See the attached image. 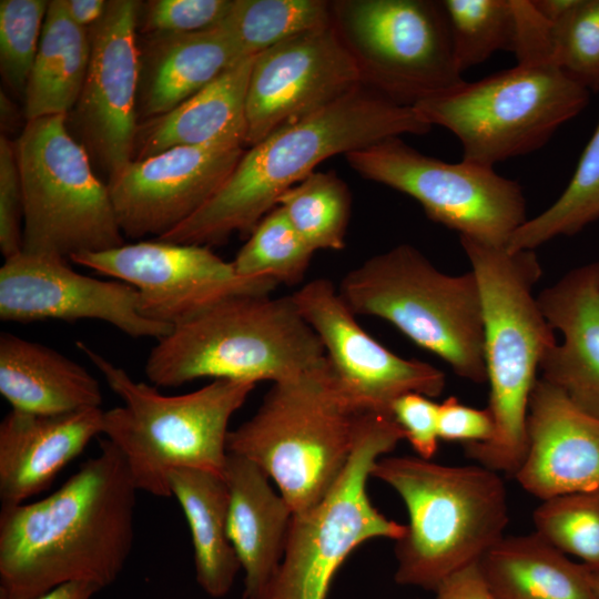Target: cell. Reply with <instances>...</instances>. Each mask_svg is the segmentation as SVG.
<instances>
[{"instance_id":"obj_36","label":"cell","mask_w":599,"mask_h":599,"mask_svg":"<svg viewBox=\"0 0 599 599\" xmlns=\"http://www.w3.org/2000/svg\"><path fill=\"white\" fill-rule=\"evenodd\" d=\"M552 61L589 92L599 91V0H577L551 24Z\"/></svg>"},{"instance_id":"obj_31","label":"cell","mask_w":599,"mask_h":599,"mask_svg":"<svg viewBox=\"0 0 599 599\" xmlns=\"http://www.w3.org/2000/svg\"><path fill=\"white\" fill-rule=\"evenodd\" d=\"M332 21V3L323 0H233L221 24L254 57Z\"/></svg>"},{"instance_id":"obj_3","label":"cell","mask_w":599,"mask_h":599,"mask_svg":"<svg viewBox=\"0 0 599 599\" xmlns=\"http://www.w3.org/2000/svg\"><path fill=\"white\" fill-rule=\"evenodd\" d=\"M483 308L484 355L490 385L491 439L464 444L494 471L515 476L527 453V415L537 370L557 342L532 290L542 270L534 250L508 251L460 237Z\"/></svg>"},{"instance_id":"obj_46","label":"cell","mask_w":599,"mask_h":599,"mask_svg":"<svg viewBox=\"0 0 599 599\" xmlns=\"http://www.w3.org/2000/svg\"><path fill=\"white\" fill-rule=\"evenodd\" d=\"M531 3L552 24L565 17L577 3V0H531Z\"/></svg>"},{"instance_id":"obj_34","label":"cell","mask_w":599,"mask_h":599,"mask_svg":"<svg viewBox=\"0 0 599 599\" xmlns=\"http://www.w3.org/2000/svg\"><path fill=\"white\" fill-rule=\"evenodd\" d=\"M313 254L276 206L255 226L232 264L241 276L266 277L277 284L296 285L305 277Z\"/></svg>"},{"instance_id":"obj_17","label":"cell","mask_w":599,"mask_h":599,"mask_svg":"<svg viewBox=\"0 0 599 599\" xmlns=\"http://www.w3.org/2000/svg\"><path fill=\"white\" fill-rule=\"evenodd\" d=\"M141 2L108 1L103 17L90 28L87 77L73 108L85 150L109 175L134 160L139 125L136 101L141 51L136 40Z\"/></svg>"},{"instance_id":"obj_26","label":"cell","mask_w":599,"mask_h":599,"mask_svg":"<svg viewBox=\"0 0 599 599\" xmlns=\"http://www.w3.org/2000/svg\"><path fill=\"white\" fill-rule=\"evenodd\" d=\"M0 393L12 409L43 415L100 408L103 400L82 365L11 333L0 335Z\"/></svg>"},{"instance_id":"obj_29","label":"cell","mask_w":599,"mask_h":599,"mask_svg":"<svg viewBox=\"0 0 599 599\" xmlns=\"http://www.w3.org/2000/svg\"><path fill=\"white\" fill-rule=\"evenodd\" d=\"M91 54L90 29L77 24L62 0L49 1L38 52L24 90L27 121L67 114L80 97Z\"/></svg>"},{"instance_id":"obj_22","label":"cell","mask_w":599,"mask_h":599,"mask_svg":"<svg viewBox=\"0 0 599 599\" xmlns=\"http://www.w3.org/2000/svg\"><path fill=\"white\" fill-rule=\"evenodd\" d=\"M103 414L101 407L54 415L11 409L0 423L1 506L23 504L50 487L102 434Z\"/></svg>"},{"instance_id":"obj_39","label":"cell","mask_w":599,"mask_h":599,"mask_svg":"<svg viewBox=\"0 0 599 599\" xmlns=\"http://www.w3.org/2000/svg\"><path fill=\"white\" fill-rule=\"evenodd\" d=\"M23 206L14 144L0 138V248L4 258L22 251Z\"/></svg>"},{"instance_id":"obj_18","label":"cell","mask_w":599,"mask_h":599,"mask_svg":"<svg viewBox=\"0 0 599 599\" xmlns=\"http://www.w3.org/2000/svg\"><path fill=\"white\" fill-rule=\"evenodd\" d=\"M0 319H98L129 336L158 339L173 328L140 313L132 285L87 276L68 260L24 251L4 258L0 268Z\"/></svg>"},{"instance_id":"obj_15","label":"cell","mask_w":599,"mask_h":599,"mask_svg":"<svg viewBox=\"0 0 599 599\" xmlns=\"http://www.w3.org/2000/svg\"><path fill=\"white\" fill-rule=\"evenodd\" d=\"M325 351L336 386L354 413L392 415L407 393L439 396L446 384L437 367L403 358L374 339L327 278H315L292 294Z\"/></svg>"},{"instance_id":"obj_20","label":"cell","mask_w":599,"mask_h":599,"mask_svg":"<svg viewBox=\"0 0 599 599\" xmlns=\"http://www.w3.org/2000/svg\"><path fill=\"white\" fill-rule=\"evenodd\" d=\"M527 453L515 474L541 500L599 488V418L537 379L527 415Z\"/></svg>"},{"instance_id":"obj_16","label":"cell","mask_w":599,"mask_h":599,"mask_svg":"<svg viewBox=\"0 0 599 599\" xmlns=\"http://www.w3.org/2000/svg\"><path fill=\"white\" fill-rule=\"evenodd\" d=\"M334 21L255 55L246 93V145L296 123L364 84Z\"/></svg>"},{"instance_id":"obj_27","label":"cell","mask_w":599,"mask_h":599,"mask_svg":"<svg viewBox=\"0 0 599 599\" xmlns=\"http://www.w3.org/2000/svg\"><path fill=\"white\" fill-rule=\"evenodd\" d=\"M478 565L496 599H599L589 568L536 532L501 538Z\"/></svg>"},{"instance_id":"obj_12","label":"cell","mask_w":599,"mask_h":599,"mask_svg":"<svg viewBox=\"0 0 599 599\" xmlns=\"http://www.w3.org/2000/svg\"><path fill=\"white\" fill-rule=\"evenodd\" d=\"M363 177L409 195L426 215L460 237L506 247L528 220L526 199L514 180L494 167L461 160L449 163L392 138L346 154Z\"/></svg>"},{"instance_id":"obj_9","label":"cell","mask_w":599,"mask_h":599,"mask_svg":"<svg viewBox=\"0 0 599 599\" xmlns=\"http://www.w3.org/2000/svg\"><path fill=\"white\" fill-rule=\"evenodd\" d=\"M589 93L552 62L517 63L424 98L413 108L430 126H443L458 139L463 160L494 167L542 148L586 108Z\"/></svg>"},{"instance_id":"obj_11","label":"cell","mask_w":599,"mask_h":599,"mask_svg":"<svg viewBox=\"0 0 599 599\" xmlns=\"http://www.w3.org/2000/svg\"><path fill=\"white\" fill-rule=\"evenodd\" d=\"M404 438L393 415L358 416L344 471L316 505L294 514L281 565L260 599H326L337 570L356 547L404 536L406 525L379 512L366 490L376 461Z\"/></svg>"},{"instance_id":"obj_32","label":"cell","mask_w":599,"mask_h":599,"mask_svg":"<svg viewBox=\"0 0 599 599\" xmlns=\"http://www.w3.org/2000/svg\"><path fill=\"white\" fill-rule=\"evenodd\" d=\"M277 206L314 252L345 247L351 194L334 172H313L284 192Z\"/></svg>"},{"instance_id":"obj_41","label":"cell","mask_w":599,"mask_h":599,"mask_svg":"<svg viewBox=\"0 0 599 599\" xmlns=\"http://www.w3.org/2000/svg\"><path fill=\"white\" fill-rule=\"evenodd\" d=\"M437 427L440 439L464 444L487 441L495 430L488 408L466 406L454 396L438 404Z\"/></svg>"},{"instance_id":"obj_45","label":"cell","mask_w":599,"mask_h":599,"mask_svg":"<svg viewBox=\"0 0 599 599\" xmlns=\"http://www.w3.org/2000/svg\"><path fill=\"white\" fill-rule=\"evenodd\" d=\"M101 588L92 582H65L32 599H91Z\"/></svg>"},{"instance_id":"obj_8","label":"cell","mask_w":599,"mask_h":599,"mask_svg":"<svg viewBox=\"0 0 599 599\" xmlns=\"http://www.w3.org/2000/svg\"><path fill=\"white\" fill-rule=\"evenodd\" d=\"M338 292L355 315L383 318L461 378L487 380L479 286L473 271L448 275L400 244L347 272Z\"/></svg>"},{"instance_id":"obj_14","label":"cell","mask_w":599,"mask_h":599,"mask_svg":"<svg viewBox=\"0 0 599 599\" xmlns=\"http://www.w3.org/2000/svg\"><path fill=\"white\" fill-rule=\"evenodd\" d=\"M70 261L132 285L140 313L172 327L226 298L271 294L278 285L271 278L238 275L232 262L209 246L160 240L80 254Z\"/></svg>"},{"instance_id":"obj_40","label":"cell","mask_w":599,"mask_h":599,"mask_svg":"<svg viewBox=\"0 0 599 599\" xmlns=\"http://www.w3.org/2000/svg\"><path fill=\"white\" fill-rule=\"evenodd\" d=\"M438 404L419 393H407L395 400L392 415L402 427L417 456L432 460L438 448Z\"/></svg>"},{"instance_id":"obj_23","label":"cell","mask_w":599,"mask_h":599,"mask_svg":"<svg viewBox=\"0 0 599 599\" xmlns=\"http://www.w3.org/2000/svg\"><path fill=\"white\" fill-rule=\"evenodd\" d=\"M227 535L244 571L243 599H260L281 565L293 509L250 459L227 453Z\"/></svg>"},{"instance_id":"obj_10","label":"cell","mask_w":599,"mask_h":599,"mask_svg":"<svg viewBox=\"0 0 599 599\" xmlns=\"http://www.w3.org/2000/svg\"><path fill=\"white\" fill-rule=\"evenodd\" d=\"M67 114L27 121L14 143L23 206L22 251L70 260L124 243L108 184L67 128Z\"/></svg>"},{"instance_id":"obj_13","label":"cell","mask_w":599,"mask_h":599,"mask_svg":"<svg viewBox=\"0 0 599 599\" xmlns=\"http://www.w3.org/2000/svg\"><path fill=\"white\" fill-rule=\"evenodd\" d=\"M332 12L365 84L393 100L413 106L465 81L440 1L345 0Z\"/></svg>"},{"instance_id":"obj_28","label":"cell","mask_w":599,"mask_h":599,"mask_svg":"<svg viewBox=\"0 0 599 599\" xmlns=\"http://www.w3.org/2000/svg\"><path fill=\"white\" fill-rule=\"evenodd\" d=\"M167 480L190 528L196 581L210 597H224L241 569L227 535L225 478L206 470L177 468L169 473Z\"/></svg>"},{"instance_id":"obj_38","label":"cell","mask_w":599,"mask_h":599,"mask_svg":"<svg viewBox=\"0 0 599 599\" xmlns=\"http://www.w3.org/2000/svg\"><path fill=\"white\" fill-rule=\"evenodd\" d=\"M233 0H152L148 1L142 31L189 33L219 26Z\"/></svg>"},{"instance_id":"obj_21","label":"cell","mask_w":599,"mask_h":599,"mask_svg":"<svg viewBox=\"0 0 599 599\" xmlns=\"http://www.w3.org/2000/svg\"><path fill=\"white\" fill-rule=\"evenodd\" d=\"M537 301L549 325L564 337L545 354L541 378L599 418V261L568 272Z\"/></svg>"},{"instance_id":"obj_33","label":"cell","mask_w":599,"mask_h":599,"mask_svg":"<svg viewBox=\"0 0 599 599\" xmlns=\"http://www.w3.org/2000/svg\"><path fill=\"white\" fill-rule=\"evenodd\" d=\"M453 53L463 73L498 51H512L514 0H444Z\"/></svg>"},{"instance_id":"obj_25","label":"cell","mask_w":599,"mask_h":599,"mask_svg":"<svg viewBox=\"0 0 599 599\" xmlns=\"http://www.w3.org/2000/svg\"><path fill=\"white\" fill-rule=\"evenodd\" d=\"M254 58L235 64L172 111L139 125L134 160L175 146L246 145V93Z\"/></svg>"},{"instance_id":"obj_1","label":"cell","mask_w":599,"mask_h":599,"mask_svg":"<svg viewBox=\"0 0 599 599\" xmlns=\"http://www.w3.org/2000/svg\"><path fill=\"white\" fill-rule=\"evenodd\" d=\"M136 491L105 438L49 496L1 506L0 599H32L71 581L112 585L132 550Z\"/></svg>"},{"instance_id":"obj_42","label":"cell","mask_w":599,"mask_h":599,"mask_svg":"<svg viewBox=\"0 0 599 599\" xmlns=\"http://www.w3.org/2000/svg\"><path fill=\"white\" fill-rule=\"evenodd\" d=\"M516 33L512 53L517 63L552 62L551 23L532 6L531 0H514Z\"/></svg>"},{"instance_id":"obj_37","label":"cell","mask_w":599,"mask_h":599,"mask_svg":"<svg viewBox=\"0 0 599 599\" xmlns=\"http://www.w3.org/2000/svg\"><path fill=\"white\" fill-rule=\"evenodd\" d=\"M48 7L45 0L0 1V69L17 92L26 90Z\"/></svg>"},{"instance_id":"obj_47","label":"cell","mask_w":599,"mask_h":599,"mask_svg":"<svg viewBox=\"0 0 599 599\" xmlns=\"http://www.w3.org/2000/svg\"><path fill=\"white\" fill-rule=\"evenodd\" d=\"M589 570H590V579H591L592 586L599 598V570H592V569H589Z\"/></svg>"},{"instance_id":"obj_30","label":"cell","mask_w":599,"mask_h":599,"mask_svg":"<svg viewBox=\"0 0 599 599\" xmlns=\"http://www.w3.org/2000/svg\"><path fill=\"white\" fill-rule=\"evenodd\" d=\"M599 219V121L561 195L528 219L511 236L508 251L535 250L560 235L571 236Z\"/></svg>"},{"instance_id":"obj_6","label":"cell","mask_w":599,"mask_h":599,"mask_svg":"<svg viewBox=\"0 0 599 599\" xmlns=\"http://www.w3.org/2000/svg\"><path fill=\"white\" fill-rule=\"evenodd\" d=\"M77 346L123 402L104 410L102 434L124 456L138 490L172 497L167 476L177 468L224 476L230 419L256 384L213 379L191 393L163 395L84 342Z\"/></svg>"},{"instance_id":"obj_4","label":"cell","mask_w":599,"mask_h":599,"mask_svg":"<svg viewBox=\"0 0 599 599\" xmlns=\"http://www.w3.org/2000/svg\"><path fill=\"white\" fill-rule=\"evenodd\" d=\"M372 477L390 486L408 512L406 531L395 545L399 585L435 591L505 537L507 490L498 473L485 466L394 456L379 458Z\"/></svg>"},{"instance_id":"obj_19","label":"cell","mask_w":599,"mask_h":599,"mask_svg":"<svg viewBox=\"0 0 599 599\" xmlns=\"http://www.w3.org/2000/svg\"><path fill=\"white\" fill-rule=\"evenodd\" d=\"M236 144L175 146L133 160L110 179L116 221L131 238H159L196 213L241 160Z\"/></svg>"},{"instance_id":"obj_24","label":"cell","mask_w":599,"mask_h":599,"mask_svg":"<svg viewBox=\"0 0 599 599\" xmlns=\"http://www.w3.org/2000/svg\"><path fill=\"white\" fill-rule=\"evenodd\" d=\"M141 53L140 105L148 120L161 116L246 58L220 23L189 33H152Z\"/></svg>"},{"instance_id":"obj_5","label":"cell","mask_w":599,"mask_h":599,"mask_svg":"<svg viewBox=\"0 0 599 599\" xmlns=\"http://www.w3.org/2000/svg\"><path fill=\"white\" fill-rule=\"evenodd\" d=\"M151 349L144 372L154 386L197 378L272 383L321 365V339L292 295L243 294L226 298L172 328Z\"/></svg>"},{"instance_id":"obj_2","label":"cell","mask_w":599,"mask_h":599,"mask_svg":"<svg viewBox=\"0 0 599 599\" xmlns=\"http://www.w3.org/2000/svg\"><path fill=\"white\" fill-rule=\"evenodd\" d=\"M432 126L410 105L362 84L244 151L219 191L191 217L156 238L211 246L252 233L281 195L324 160Z\"/></svg>"},{"instance_id":"obj_35","label":"cell","mask_w":599,"mask_h":599,"mask_svg":"<svg viewBox=\"0 0 599 599\" xmlns=\"http://www.w3.org/2000/svg\"><path fill=\"white\" fill-rule=\"evenodd\" d=\"M532 519L542 539L599 570V488L545 499Z\"/></svg>"},{"instance_id":"obj_7","label":"cell","mask_w":599,"mask_h":599,"mask_svg":"<svg viewBox=\"0 0 599 599\" xmlns=\"http://www.w3.org/2000/svg\"><path fill=\"white\" fill-rule=\"evenodd\" d=\"M358 416L341 395L325 358L273 383L256 413L229 432L227 453L262 468L298 514L316 505L344 471Z\"/></svg>"},{"instance_id":"obj_44","label":"cell","mask_w":599,"mask_h":599,"mask_svg":"<svg viewBox=\"0 0 599 599\" xmlns=\"http://www.w3.org/2000/svg\"><path fill=\"white\" fill-rule=\"evenodd\" d=\"M62 3L69 17L85 29L93 27L108 7L104 0H62Z\"/></svg>"},{"instance_id":"obj_43","label":"cell","mask_w":599,"mask_h":599,"mask_svg":"<svg viewBox=\"0 0 599 599\" xmlns=\"http://www.w3.org/2000/svg\"><path fill=\"white\" fill-rule=\"evenodd\" d=\"M435 592L436 599H496L483 577L478 562L450 575Z\"/></svg>"}]
</instances>
